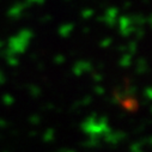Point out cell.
Wrapping results in <instances>:
<instances>
[{"label": "cell", "mask_w": 152, "mask_h": 152, "mask_svg": "<svg viewBox=\"0 0 152 152\" xmlns=\"http://www.w3.org/2000/svg\"><path fill=\"white\" fill-rule=\"evenodd\" d=\"M53 137H54V132H53V131H48V132L46 133V135H45V139H46L47 141H50V140L53 139Z\"/></svg>", "instance_id": "6da1fadb"}, {"label": "cell", "mask_w": 152, "mask_h": 152, "mask_svg": "<svg viewBox=\"0 0 152 152\" xmlns=\"http://www.w3.org/2000/svg\"><path fill=\"white\" fill-rule=\"evenodd\" d=\"M4 102H5V104H12L13 98H12L11 96H5V97H4Z\"/></svg>", "instance_id": "7a4b0ae2"}]
</instances>
